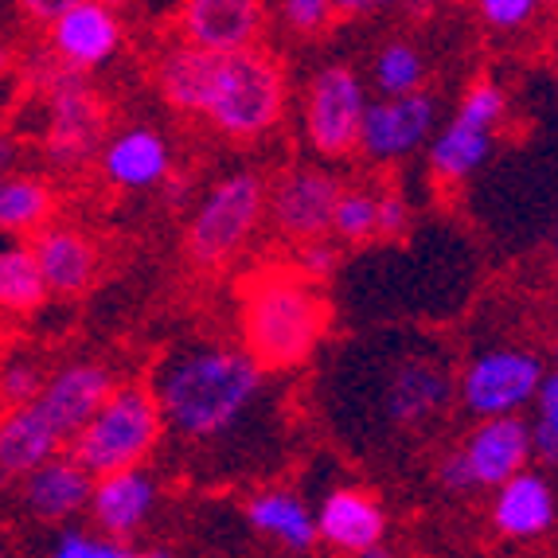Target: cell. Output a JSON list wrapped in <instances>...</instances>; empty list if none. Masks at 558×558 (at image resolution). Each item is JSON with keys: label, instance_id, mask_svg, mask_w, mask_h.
Wrapping results in <instances>:
<instances>
[{"label": "cell", "instance_id": "1", "mask_svg": "<svg viewBox=\"0 0 558 558\" xmlns=\"http://www.w3.org/2000/svg\"><path fill=\"white\" fill-rule=\"evenodd\" d=\"M239 340L262 372H293L332 325V305L320 281L305 278L293 262H262L239 278Z\"/></svg>", "mask_w": 558, "mask_h": 558}, {"label": "cell", "instance_id": "2", "mask_svg": "<svg viewBox=\"0 0 558 558\" xmlns=\"http://www.w3.org/2000/svg\"><path fill=\"white\" fill-rule=\"evenodd\" d=\"M262 375L266 372L242 348H196L160 367L153 395L165 426L184 438H215L254 402Z\"/></svg>", "mask_w": 558, "mask_h": 558}, {"label": "cell", "instance_id": "3", "mask_svg": "<svg viewBox=\"0 0 558 558\" xmlns=\"http://www.w3.org/2000/svg\"><path fill=\"white\" fill-rule=\"evenodd\" d=\"M286 66L266 51V47H242L227 51L215 63L211 90L199 110V118L227 141H251L270 137L286 118Z\"/></svg>", "mask_w": 558, "mask_h": 558}, {"label": "cell", "instance_id": "4", "mask_svg": "<svg viewBox=\"0 0 558 558\" xmlns=\"http://www.w3.org/2000/svg\"><path fill=\"white\" fill-rule=\"evenodd\" d=\"M165 434V414L153 395V387H113L110 399L98 407L90 422L71 438V453L90 469L94 476L118 473V469H137L149 461Z\"/></svg>", "mask_w": 558, "mask_h": 558}, {"label": "cell", "instance_id": "5", "mask_svg": "<svg viewBox=\"0 0 558 558\" xmlns=\"http://www.w3.org/2000/svg\"><path fill=\"white\" fill-rule=\"evenodd\" d=\"M266 192H270V184L258 172H234V177L219 180L187 223V258L204 270L227 266L266 219Z\"/></svg>", "mask_w": 558, "mask_h": 558}, {"label": "cell", "instance_id": "6", "mask_svg": "<svg viewBox=\"0 0 558 558\" xmlns=\"http://www.w3.org/2000/svg\"><path fill=\"white\" fill-rule=\"evenodd\" d=\"M367 86L352 63H328L308 78L301 98V125L308 149L328 160L352 157L360 149V125L367 110Z\"/></svg>", "mask_w": 558, "mask_h": 558}, {"label": "cell", "instance_id": "7", "mask_svg": "<svg viewBox=\"0 0 558 558\" xmlns=\"http://www.w3.org/2000/svg\"><path fill=\"white\" fill-rule=\"evenodd\" d=\"M543 379V363L523 348H493L465 363L457 379V399L476 418L496 414H520Z\"/></svg>", "mask_w": 558, "mask_h": 558}, {"label": "cell", "instance_id": "8", "mask_svg": "<svg viewBox=\"0 0 558 558\" xmlns=\"http://www.w3.org/2000/svg\"><path fill=\"white\" fill-rule=\"evenodd\" d=\"M340 187L344 184L325 168H289L266 192V219L289 242L325 239Z\"/></svg>", "mask_w": 558, "mask_h": 558}, {"label": "cell", "instance_id": "9", "mask_svg": "<svg viewBox=\"0 0 558 558\" xmlns=\"http://www.w3.org/2000/svg\"><path fill=\"white\" fill-rule=\"evenodd\" d=\"M434 98L426 90L410 94H383V102H367L360 125V149L375 165H391V160L410 157L414 149H422L434 133Z\"/></svg>", "mask_w": 558, "mask_h": 558}, {"label": "cell", "instance_id": "10", "mask_svg": "<svg viewBox=\"0 0 558 558\" xmlns=\"http://www.w3.org/2000/svg\"><path fill=\"white\" fill-rule=\"evenodd\" d=\"M184 44L215 56L254 47L266 32V0H184L177 12Z\"/></svg>", "mask_w": 558, "mask_h": 558}, {"label": "cell", "instance_id": "11", "mask_svg": "<svg viewBox=\"0 0 558 558\" xmlns=\"http://www.w3.org/2000/svg\"><path fill=\"white\" fill-rule=\"evenodd\" d=\"M317 535L340 555H372L387 539L383 504L363 488H336L317 508Z\"/></svg>", "mask_w": 558, "mask_h": 558}, {"label": "cell", "instance_id": "12", "mask_svg": "<svg viewBox=\"0 0 558 558\" xmlns=\"http://www.w3.org/2000/svg\"><path fill=\"white\" fill-rule=\"evenodd\" d=\"M469 469L476 476V488H496L520 469H527L531 457V426L515 414H496V418H481L469 438L461 441Z\"/></svg>", "mask_w": 558, "mask_h": 558}, {"label": "cell", "instance_id": "13", "mask_svg": "<svg viewBox=\"0 0 558 558\" xmlns=\"http://www.w3.org/2000/svg\"><path fill=\"white\" fill-rule=\"evenodd\" d=\"M51 47L66 66H102L118 56L121 24L102 0H78L51 20Z\"/></svg>", "mask_w": 558, "mask_h": 558}, {"label": "cell", "instance_id": "14", "mask_svg": "<svg viewBox=\"0 0 558 558\" xmlns=\"http://www.w3.org/2000/svg\"><path fill=\"white\" fill-rule=\"evenodd\" d=\"M106 125L102 98L86 90L78 78H63L51 98V121H47V149L59 165H75L90 157Z\"/></svg>", "mask_w": 558, "mask_h": 558}, {"label": "cell", "instance_id": "15", "mask_svg": "<svg viewBox=\"0 0 558 558\" xmlns=\"http://www.w3.org/2000/svg\"><path fill=\"white\" fill-rule=\"evenodd\" d=\"M94 473L71 457H47L44 465L24 473V508L44 523H63L66 515L83 512L90 504Z\"/></svg>", "mask_w": 558, "mask_h": 558}, {"label": "cell", "instance_id": "16", "mask_svg": "<svg viewBox=\"0 0 558 558\" xmlns=\"http://www.w3.org/2000/svg\"><path fill=\"white\" fill-rule=\"evenodd\" d=\"M110 395H113V375L106 367H98V363H75V367H63L51 383H44L39 407L47 410V418L56 422L63 441H71L98 414V407Z\"/></svg>", "mask_w": 558, "mask_h": 558}, {"label": "cell", "instance_id": "17", "mask_svg": "<svg viewBox=\"0 0 558 558\" xmlns=\"http://www.w3.org/2000/svg\"><path fill=\"white\" fill-rule=\"evenodd\" d=\"M157 488L153 481L137 469H118V473L94 476L90 488V515L94 523L113 535V539H130L141 523L149 520Z\"/></svg>", "mask_w": 558, "mask_h": 558}, {"label": "cell", "instance_id": "18", "mask_svg": "<svg viewBox=\"0 0 558 558\" xmlns=\"http://www.w3.org/2000/svg\"><path fill=\"white\" fill-rule=\"evenodd\" d=\"M550 523H555V496H550L543 476L520 469L515 476L496 484L493 527L500 531L504 539H515V543L539 539Z\"/></svg>", "mask_w": 558, "mask_h": 558}, {"label": "cell", "instance_id": "19", "mask_svg": "<svg viewBox=\"0 0 558 558\" xmlns=\"http://www.w3.org/2000/svg\"><path fill=\"white\" fill-rule=\"evenodd\" d=\"M63 446V434L56 422L47 418V410L39 399L9 407L4 422H0V469L9 476H24L36 465H44L47 457H56Z\"/></svg>", "mask_w": 558, "mask_h": 558}, {"label": "cell", "instance_id": "20", "mask_svg": "<svg viewBox=\"0 0 558 558\" xmlns=\"http://www.w3.org/2000/svg\"><path fill=\"white\" fill-rule=\"evenodd\" d=\"M36 262L44 270L47 293H59V298H78L86 293L98 274V251L90 246V239L71 227H47L36 234Z\"/></svg>", "mask_w": 558, "mask_h": 558}, {"label": "cell", "instance_id": "21", "mask_svg": "<svg viewBox=\"0 0 558 558\" xmlns=\"http://www.w3.org/2000/svg\"><path fill=\"white\" fill-rule=\"evenodd\" d=\"M168 168H172L168 141L145 125L121 130L102 153V172L113 187H153L168 180Z\"/></svg>", "mask_w": 558, "mask_h": 558}, {"label": "cell", "instance_id": "22", "mask_svg": "<svg viewBox=\"0 0 558 558\" xmlns=\"http://www.w3.org/2000/svg\"><path fill=\"white\" fill-rule=\"evenodd\" d=\"M453 383L441 372L438 363L429 360H407L399 372L391 375L387 387V414L399 426H422V422L438 418L449 402Z\"/></svg>", "mask_w": 558, "mask_h": 558}, {"label": "cell", "instance_id": "23", "mask_svg": "<svg viewBox=\"0 0 558 558\" xmlns=\"http://www.w3.org/2000/svg\"><path fill=\"white\" fill-rule=\"evenodd\" d=\"M242 515L258 535H266V539L286 550H313L320 543L317 515L308 512V504L301 496L281 493V488L251 496L242 504Z\"/></svg>", "mask_w": 558, "mask_h": 558}, {"label": "cell", "instance_id": "24", "mask_svg": "<svg viewBox=\"0 0 558 558\" xmlns=\"http://www.w3.org/2000/svg\"><path fill=\"white\" fill-rule=\"evenodd\" d=\"M215 63H219L215 51L184 44V39H180L177 47H168L157 63L160 98L177 113H196L199 118V110H204V102H207V90H211Z\"/></svg>", "mask_w": 558, "mask_h": 558}, {"label": "cell", "instance_id": "25", "mask_svg": "<svg viewBox=\"0 0 558 558\" xmlns=\"http://www.w3.org/2000/svg\"><path fill=\"white\" fill-rule=\"evenodd\" d=\"M493 133L481 121L465 118V113H453L446 130L438 137H429V172L441 184H461L484 165L488 149H493Z\"/></svg>", "mask_w": 558, "mask_h": 558}, {"label": "cell", "instance_id": "26", "mask_svg": "<svg viewBox=\"0 0 558 558\" xmlns=\"http://www.w3.org/2000/svg\"><path fill=\"white\" fill-rule=\"evenodd\" d=\"M47 301V281L32 246L0 251V308L12 313H36Z\"/></svg>", "mask_w": 558, "mask_h": 558}, {"label": "cell", "instance_id": "27", "mask_svg": "<svg viewBox=\"0 0 558 558\" xmlns=\"http://www.w3.org/2000/svg\"><path fill=\"white\" fill-rule=\"evenodd\" d=\"M328 234L336 242H348V246H363V242L379 239V187H367V184L340 187Z\"/></svg>", "mask_w": 558, "mask_h": 558}, {"label": "cell", "instance_id": "28", "mask_svg": "<svg viewBox=\"0 0 558 558\" xmlns=\"http://www.w3.org/2000/svg\"><path fill=\"white\" fill-rule=\"evenodd\" d=\"M56 211V196L44 180H0V231H36Z\"/></svg>", "mask_w": 558, "mask_h": 558}, {"label": "cell", "instance_id": "29", "mask_svg": "<svg viewBox=\"0 0 558 558\" xmlns=\"http://www.w3.org/2000/svg\"><path fill=\"white\" fill-rule=\"evenodd\" d=\"M372 78L387 98H391V94L422 90V83H426V63H422L418 47L395 39V44H387L379 56H375Z\"/></svg>", "mask_w": 558, "mask_h": 558}, {"label": "cell", "instance_id": "30", "mask_svg": "<svg viewBox=\"0 0 558 558\" xmlns=\"http://www.w3.org/2000/svg\"><path fill=\"white\" fill-rule=\"evenodd\" d=\"M59 558H125L130 555V543L113 539V535H90V531H63L59 535Z\"/></svg>", "mask_w": 558, "mask_h": 558}, {"label": "cell", "instance_id": "31", "mask_svg": "<svg viewBox=\"0 0 558 558\" xmlns=\"http://www.w3.org/2000/svg\"><path fill=\"white\" fill-rule=\"evenodd\" d=\"M281 16L301 36H320L325 28H332L336 4L332 0H281Z\"/></svg>", "mask_w": 558, "mask_h": 558}, {"label": "cell", "instance_id": "32", "mask_svg": "<svg viewBox=\"0 0 558 558\" xmlns=\"http://www.w3.org/2000/svg\"><path fill=\"white\" fill-rule=\"evenodd\" d=\"M539 9V0H476V12L488 28L496 32H515L523 28Z\"/></svg>", "mask_w": 558, "mask_h": 558}, {"label": "cell", "instance_id": "33", "mask_svg": "<svg viewBox=\"0 0 558 558\" xmlns=\"http://www.w3.org/2000/svg\"><path fill=\"white\" fill-rule=\"evenodd\" d=\"M336 246L328 242V234L325 239H308V242H298V258H293V266H298L305 278H313V281H325L328 274L336 270Z\"/></svg>", "mask_w": 558, "mask_h": 558}, {"label": "cell", "instance_id": "34", "mask_svg": "<svg viewBox=\"0 0 558 558\" xmlns=\"http://www.w3.org/2000/svg\"><path fill=\"white\" fill-rule=\"evenodd\" d=\"M39 391H44V375L36 372V367H9L4 372V379H0V399H4V407H20V402H32L39 399Z\"/></svg>", "mask_w": 558, "mask_h": 558}, {"label": "cell", "instance_id": "35", "mask_svg": "<svg viewBox=\"0 0 558 558\" xmlns=\"http://www.w3.org/2000/svg\"><path fill=\"white\" fill-rule=\"evenodd\" d=\"M410 227V207L395 187H379V239H399Z\"/></svg>", "mask_w": 558, "mask_h": 558}, {"label": "cell", "instance_id": "36", "mask_svg": "<svg viewBox=\"0 0 558 558\" xmlns=\"http://www.w3.org/2000/svg\"><path fill=\"white\" fill-rule=\"evenodd\" d=\"M438 481H441V488H449V493H473L476 488V476H473V469H469L461 449H453V453L438 465Z\"/></svg>", "mask_w": 558, "mask_h": 558}, {"label": "cell", "instance_id": "37", "mask_svg": "<svg viewBox=\"0 0 558 558\" xmlns=\"http://www.w3.org/2000/svg\"><path fill=\"white\" fill-rule=\"evenodd\" d=\"M531 453L539 457L543 465H558V422L535 418V426H531Z\"/></svg>", "mask_w": 558, "mask_h": 558}, {"label": "cell", "instance_id": "38", "mask_svg": "<svg viewBox=\"0 0 558 558\" xmlns=\"http://www.w3.org/2000/svg\"><path fill=\"white\" fill-rule=\"evenodd\" d=\"M535 407H539V418H550V422H558V367L555 372H543V379H539V391H535Z\"/></svg>", "mask_w": 558, "mask_h": 558}, {"label": "cell", "instance_id": "39", "mask_svg": "<svg viewBox=\"0 0 558 558\" xmlns=\"http://www.w3.org/2000/svg\"><path fill=\"white\" fill-rule=\"evenodd\" d=\"M71 4H78V0H20V9L28 12L32 20H47V24H51L59 12L71 9Z\"/></svg>", "mask_w": 558, "mask_h": 558}, {"label": "cell", "instance_id": "40", "mask_svg": "<svg viewBox=\"0 0 558 558\" xmlns=\"http://www.w3.org/2000/svg\"><path fill=\"white\" fill-rule=\"evenodd\" d=\"M336 4V16H372V12H379V9H387L391 0H332Z\"/></svg>", "mask_w": 558, "mask_h": 558}, {"label": "cell", "instance_id": "41", "mask_svg": "<svg viewBox=\"0 0 558 558\" xmlns=\"http://www.w3.org/2000/svg\"><path fill=\"white\" fill-rule=\"evenodd\" d=\"M12 157H16V145L9 141V133H0V168H9Z\"/></svg>", "mask_w": 558, "mask_h": 558}, {"label": "cell", "instance_id": "42", "mask_svg": "<svg viewBox=\"0 0 558 558\" xmlns=\"http://www.w3.org/2000/svg\"><path fill=\"white\" fill-rule=\"evenodd\" d=\"M102 4H110V9H113V4H125V0H102Z\"/></svg>", "mask_w": 558, "mask_h": 558}, {"label": "cell", "instance_id": "43", "mask_svg": "<svg viewBox=\"0 0 558 558\" xmlns=\"http://www.w3.org/2000/svg\"><path fill=\"white\" fill-rule=\"evenodd\" d=\"M555 367H558V340H555Z\"/></svg>", "mask_w": 558, "mask_h": 558}, {"label": "cell", "instance_id": "44", "mask_svg": "<svg viewBox=\"0 0 558 558\" xmlns=\"http://www.w3.org/2000/svg\"><path fill=\"white\" fill-rule=\"evenodd\" d=\"M555 258H558V242H555Z\"/></svg>", "mask_w": 558, "mask_h": 558}, {"label": "cell", "instance_id": "45", "mask_svg": "<svg viewBox=\"0 0 558 558\" xmlns=\"http://www.w3.org/2000/svg\"><path fill=\"white\" fill-rule=\"evenodd\" d=\"M550 4H558V0H550Z\"/></svg>", "mask_w": 558, "mask_h": 558}]
</instances>
